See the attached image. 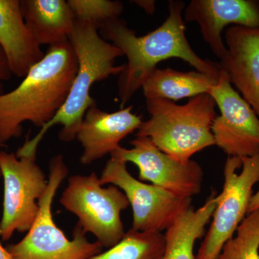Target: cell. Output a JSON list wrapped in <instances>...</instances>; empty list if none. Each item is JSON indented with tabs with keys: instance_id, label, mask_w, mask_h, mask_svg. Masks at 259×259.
Returning a JSON list of instances; mask_svg holds the SVG:
<instances>
[{
	"instance_id": "52a82bcc",
	"label": "cell",
	"mask_w": 259,
	"mask_h": 259,
	"mask_svg": "<svg viewBox=\"0 0 259 259\" xmlns=\"http://www.w3.org/2000/svg\"><path fill=\"white\" fill-rule=\"evenodd\" d=\"M259 181V154L228 157L224 166V185L208 231L196 259H216L223 245L236 233L248 214L253 187Z\"/></svg>"
},
{
	"instance_id": "7402d4cb",
	"label": "cell",
	"mask_w": 259,
	"mask_h": 259,
	"mask_svg": "<svg viewBox=\"0 0 259 259\" xmlns=\"http://www.w3.org/2000/svg\"><path fill=\"white\" fill-rule=\"evenodd\" d=\"M12 75L13 74L10 71L4 53L0 48V95L4 93L5 83L9 81Z\"/></svg>"
},
{
	"instance_id": "5bb4252c",
	"label": "cell",
	"mask_w": 259,
	"mask_h": 259,
	"mask_svg": "<svg viewBox=\"0 0 259 259\" xmlns=\"http://www.w3.org/2000/svg\"><path fill=\"white\" fill-rule=\"evenodd\" d=\"M225 40L227 52L220 68L259 117V28L232 25Z\"/></svg>"
},
{
	"instance_id": "2e32d148",
	"label": "cell",
	"mask_w": 259,
	"mask_h": 259,
	"mask_svg": "<svg viewBox=\"0 0 259 259\" xmlns=\"http://www.w3.org/2000/svg\"><path fill=\"white\" fill-rule=\"evenodd\" d=\"M20 6L25 23L40 47L69 40L76 20L68 1L23 0Z\"/></svg>"
},
{
	"instance_id": "8fae6325",
	"label": "cell",
	"mask_w": 259,
	"mask_h": 259,
	"mask_svg": "<svg viewBox=\"0 0 259 259\" xmlns=\"http://www.w3.org/2000/svg\"><path fill=\"white\" fill-rule=\"evenodd\" d=\"M209 94L221 110L212 125L216 146L228 157L259 154L258 116L233 88L228 74L221 68L218 82Z\"/></svg>"
},
{
	"instance_id": "277c9868",
	"label": "cell",
	"mask_w": 259,
	"mask_h": 259,
	"mask_svg": "<svg viewBox=\"0 0 259 259\" xmlns=\"http://www.w3.org/2000/svg\"><path fill=\"white\" fill-rule=\"evenodd\" d=\"M146 102L150 118L142 122L136 136L151 139L163 153L187 163L195 153L215 145L212 125L217 105L209 94L192 97L182 105L165 99Z\"/></svg>"
},
{
	"instance_id": "484cf974",
	"label": "cell",
	"mask_w": 259,
	"mask_h": 259,
	"mask_svg": "<svg viewBox=\"0 0 259 259\" xmlns=\"http://www.w3.org/2000/svg\"><path fill=\"white\" fill-rule=\"evenodd\" d=\"M2 178H3V177H2V173H1V171H0V180H1Z\"/></svg>"
},
{
	"instance_id": "9a60e30c",
	"label": "cell",
	"mask_w": 259,
	"mask_h": 259,
	"mask_svg": "<svg viewBox=\"0 0 259 259\" xmlns=\"http://www.w3.org/2000/svg\"><path fill=\"white\" fill-rule=\"evenodd\" d=\"M0 48L12 74L23 79L45 56L25 23L19 0H0Z\"/></svg>"
},
{
	"instance_id": "e0dca14e",
	"label": "cell",
	"mask_w": 259,
	"mask_h": 259,
	"mask_svg": "<svg viewBox=\"0 0 259 259\" xmlns=\"http://www.w3.org/2000/svg\"><path fill=\"white\" fill-rule=\"evenodd\" d=\"M218 76L198 71L184 72L170 68L156 69L141 89L146 100L165 99L175 102L187 97L209 94L217 83Z\"/></svg>"
},
{
	"instance_id": "5b68a950",
	"label": "cell",
	"mask_w": 259,
	"mask_h": 259,
	"mask_svg": "<svg viewBox=\"0 0 259 259\" xmlns=\"http://www.w3.org/2000/svg\"><path fill=\"white\" fill-rule=\"evenodd\" d=\"M64 156L56 155L49 161V185L39 200V212L21 241L6 247L13 259H88L101 253V244L90 242L76 224L72 239L56 226L52 205L56 192L69 175Z\"/></svg>"
},
{
	"instance_id": "7a4b0ae2",
	"label": "cell",
	"mask_w": 259,
	"mask_h": 259,
	"mask_svg": "<svg viewBox=\"0 0 259 259\" xmlns=\"http://www.w3.org/2000/svg\"><path fill=\"white\" fill-rule=\"evenodd\" d=\"M77 69L69 40L51 46L16 88L0 95V147L21 136L25 122L40 129L55 117L66 102Z\"/></svg>"
},
{
	"instance_id": "44dd1931",
	"label": "cell",
	"mask_w": 259,
	"mask_h": 259,
	"mask_svg": "<svg viewBox=\"0 0 259 259\" xmlns=\"http://www.w3.org/2000/svg\"><path fill=\"white\" fill-rule=\"evenodd\" d=\"M76 21L92 24L100 30L105 24L120 18L124 10L120 1L69 0Z\"/></svg>"
},
{
	"instance_id": "d6986e66",
	"label": "cell",
	"mask_w": 259,
	"mask_h": 259,
	"mask_svg": "<svg viewBox=\"0 0 259 259\" xmlns=\"http://www.w3.org/2000/svg\"><path fill=\"white\" fill-rule=\"evenodd\" d=\"M164 234L130 229L117 244L88 259H161Z\"/></svg>"
},
{
	"instance_id": "30bf717a",
	"label": "cell",
	"mask_w": 259,
	"mask_h": 259,
	"mask_svg": "<svg viewBox=\"0 0 259 259\" xmlns=\"http://www.w3.org/2000/svg\"><path fill=\"white\" fill-rule=\"evenodd\" d=\"M130 144L131 148L120 146L110 157L136 165L140 181L151 182L183 198H192L200 192L204 173L197 162L177 161L158 149L147 137L136 136Z\"/></svg>"
},
{
	"instance_id": "3957f363",
	"label": "cell",
	"mask_w": 259,
	"mask_h": 259,
	"mask_svg": "<svg viewBox=\"0 0 259 259\" xmlns=\"http://www.w3.org/2000/svg\"><path fill=\"white\" fill-rule=\"evenodd\" d=\"M69 42L78 61V69L69 95L55 117L44 126L35 137L26 136L18 151V156H36L37 149L44 136L55 125H61L59 138L63 142L76 139L78 130L90 107L96 105L90 91L95 83L120 75L125 65L117 66L116 59L124 56L118 48L105 40L98 29L92 24L75 22Z\"/></svg>"
},
{
	"instance_id": "ba28073f",
	"label": "cell",
	"mask_w": 259,
	"mask_h": 259,
	"mask_svg": "<svg viewBox=\"0 0 259 259\" xmlns=\"http://www.w3.org/2000/svg\"><path fill=\"white\" fill-rule=\"evenodd\" d=\"M0 171L4 185L0 238L8 241L15 232L25 233L31 228L49 179L37 164L36 156L5 151H0Z\"/></svg>"
},
{
	"instance_id": "cb8c5ba5",
	"label": "cell",
	"mask_w": 259,
	"mask_h": 259,
	"mask_svg": "<svg viewBox=\"0 0 259 259\" xmlns=\"http://www.w3.org/2000/svg\"><path fill=\"white\" fill-rule=\"evenodd\" d=\"M259 209V190L252 196L250 199L249 207H248V213L253 212Z\"/></svg>"
},
{
	"instance_id": "9c48e42d",
	"label": "cell",
	"mask_w": 259,
	"mask_h": 259,
	"mask_svg": "<svg viewBox=\"0 0 259 259\" xmlns=\"http://www.w3.org/2000/svg\"><path fill=\"white\" fill-rule=\"evenodd\" d=\"M102 185L118 187L133 210L131 229L139 232L166 231L190 207L192 198H183L152 184L138 180L130 174L125 162L110 157L100 177Z\"/></svg>"
},
{
	"instance_id": "7c38bea8",
	"label": "cell",
	"mask_w": 259,
	"mask_h": 259,
	"mask_svg": "<svg viewBox=\"0 0 259 259\" xmlns=\"http://www.w3.org/2000/svg\"><path fill=\"white\" fill-rule=\"evenodd\" d=\"M187 22H196L204 41L218 59L226 56L222 38L226 26L259 28V4L251 0H192L184 10Z\"/></svg>"
},
{
	"instance_id": "4fadbf2b",
	"label": "cell",
	"mask_w": 259,
	"mask_h": 259,
	"mask_svg": "<svg viewBox=\"0 0 259 259\" xmlns=\"http://www.w3.org/2000/svg\"><path fill=\"white\" fill-rule=\"evenodd\" d=\"M132 110L131 105L113 112L100 110L97 105L89 109L76 137L83 148L81 164L88 166L111 154L122 140L139 129L142 119Z\"/></svg>"
},
{
	"instance_id": "603a6c76",
	"label": "cell",
	"mask_w": 259,
	"mask_h": 259,
	"mask_svg": "<svg viewBox=\"0 0 259 259\" xmlns=\"http://www.w3.org/2000/svg\"><path fill=\"white\" fill-rule=\"evenodd\" d=\"M134 3L139 5L148 15H153L156 11V3L153 0H138L134 1Z\"/></svg>"
},
{
	"instance_id": "ffe728a7",
	"label": "cell",
	"mask_w": 259,
	"mask_h": 259,
	"mask_svg": "<svg viewBox=\"0 0 259 259\" xmlns=\"http://www.w3.org/2000/svg\"><path fill=\"white\" fill-rule=\"evenodd\" d=\"M216 259H259V209L248 213Z\"/></svg>"
},
{
	"instance_id": "d4e9b609",
	"label": "cell",
	"mask_w": 259,
	"mask_h": 259,
	"mask_svg": "<svg viewBox=\"0 0 259 259\" xmlns=\"http://www.w3.org/2000/svg\"><path fill=\"white\" fill-rule=\"evenodd\" d=\"M0 259H13L8 249L2 245L1 241H0Z\"/></svg>"
},
{
	"instance_id": "8992f818",
	"label": "cell",
	"mask_w": 259,
	"mask_h": 259,
	"mask_svg": "<svg viewBox=\"0 0 259 259\" xmlns=\"http://www.w3.org/2000/svg\"><path fill=\"white\" fill-rule=\"evenodd\" d=\"M59 201L77 217L83 232L93 234L103 248H112L125 236L121 213L129 207L128 200L116 186L104 187L95 172L70 177Z\"/></svg>"
},
{
	"instance_id": "6da1fadb",
	"label": "cell",
	"mask_w": 259,
	"mask_h": 259,
	"mask_svg": "<svg viewBox=\"0 0 259 259\" xmlns=\"http://www.w3.org/2000/svg\"><path fill=\"white\" fill-rule=\"evenodd\" d=\"M185 6L184 2L168 1V18L156 30L143 36H137L120 18L100 29L101 36L120 49L127 59L118 80L121 109L142 88L148 76L157 69L158 63L167 59H181L197 71L219 76V64L199 57L187 40L182 16Z\"/></svg>"
},
{
	"instance_id": "ac0fdd59",
	"label": "cell",
	"mask_w": 259,
	"mask_h": 259,
	"mask_svg": "<svg viewBox=\"0 0 259 259\" xmlns=\"http://www.w3.org/2000/svg\"><path fill=\"white\" fill-rule=\"evenodd\" d=\"M218 195L213 191L203 205L197 209L190 207L166 230L161 259H196L194 243L203 236L217 205Z\"/></svg>"
}]
</instances>
